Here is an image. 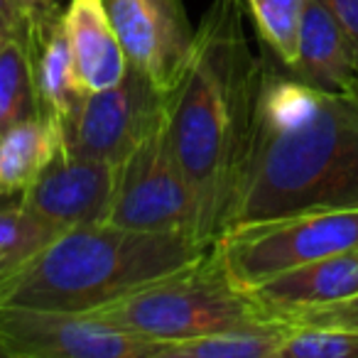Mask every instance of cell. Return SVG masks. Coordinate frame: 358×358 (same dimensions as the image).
I'll list each match as a JSON object with an SVG mask.
<instances>
[{"label":"cell","instance_id":"6da1fadb","mask_svg":"<svg viewBox=\"0 0 358 358\" xmlns=\"http://www.w3.org/2000/svg\"><path fill=\"white\" fill-rule=\"evenodd\" d=\"M331 209H358V94L314 89L263 57L224 231Z\"/></svg>","mask_w":358,"mask_h":358},{"label":"cell","instance_id":"7a4b0ae2","mask_svg":"<svg viewBox=\"0 0 358 358\" xmlns=\"http://www.w3.org/2000/svg\"><path fill=\"white\" fill-rule=\"evenodd\" d=\"M263 57L243 32L241 0H211L185 71L167 96V130L196 201L199 238L224 231L241 172Z\"/></svg>","mask_w":358,"mask_h":358},{"label":"cell","instance_id":"3957f363","mask_svg":"<svg viewBox=\"0 0 358 358\" xmlns=\"http://www.w3.org/2000/svg\"><path fill=\"white\" fill-rule=\"evenodd\" d=\"M214 243L113 224L74 226L0 282V307L91 314L201 260Z\"/></svg>","mask_w":358,"mask_h":358},{"label":"cell","instance_id":"277c9868","mask_svg":"<svg viewBox=\"0 0 358 358\" xmlns=\"http://www.w3.org/2000/svg\"><path fill=\"white\" fill-rule=\"evenodd\" d=\"M91 314L128 334L162 343L282 322L265 314L248 292L231 282L214 245L196 263Z\"/></svg>","mask_w":358,"mask_h":358},{"label":"cell","instance_id":"5b68a950","mask_svg":"<svg viewBox=\"0 0 358 358\" xmlns=\"http://www.w3.org/2000/svg\"><path fill=\"white\" fill-rule=\"evenodd\" d=\"M356 245L358 209H331L231 226L214 241V253L231 282L248 292L287 270Z\"/></svg>","mask_w":358,"mask_h":358},{"label":"cell","instance_id":"8992f818","mask_svg":"<svg viewBox=\"0 0 358 358\" xmlns=\"http://www.w3.org/2000/svg\"><path fill=\"white\" fill-rule=\"evenodd\" d=\"M106 224L199 238L196 201L169 140L167 115L123 162L115 164L113 201Z\"/></svg>","mask_w":358,"mask_h":358},{"label":"cell","instance_id":"52a82bcc","mask_svg":"<svg viewBox=\"0 0 358 358\" xmlns=\"http://www.w3.org/2000/svg\"><path fill=\"white\" fill-rule=\"evenodd\" d=\"M169 91L128 64L118 84L89 91L76 120L62 130V152L120 164L167 115Z\"/></svg>","mask_w":358,"mask_h":358},{"label":"cell","instance_id":"ba28073f","mask_svg":"<svg viewBox=\"0 0 358 358\" xmlns=\"http://www.w3.org/2000/svg\"><path fill=\"white\" fill-rule=\"evenodd\" d=\"M0 341L8 358H157L148 341L94 314L0 307Z\"/></svg>","mask_w":358,"mask_h":358},{"label":"cell","instance_id":"9c48e42d","mask_svg":"<svg viewBox=\"0 0 358 358\" xmlns=\"http://www.w3.org/2000/svg\"><path fill=\"white\" fill-rule=\"evenodd\" d=\"M128 57L159 89L172 91L194 45L182 0H101Z\"/></svg>","mask_w":358,"mask_h":358},{"label":"cell","instance_id":"30bf717a","mask_svg":"<svg viewBox=\"0 0 358 358\" xmlns=\"http://www.w3.org/2000/svg\"><path fill=\"white\" fill-rule=\"evenodd\" d=\"M115 187V164L59 152L20 194V204L66 231L106 224Z\"/></svg>","mask_w":358,"mask_h":358},{"label":"cell","instance_id":"8fae6325","mask_svg":"<svg viewBox=\"0 0 358 358\" xmlns=\"http://www.w3.org/2000/svg\"><path fill=\"white\" fill-rule=\"evenodd\" d=\"M27 57H30L42 115L55 120L62 133L76 120L89 96V89L81 84L76 71L62 6L30 17Z\"/></svg>","mask_w":358,"mask_h":358},{"label":"cell","instance_id":"7c38bea8","mask_svg":"<svg viewBox=\"0 0 358 358\" xmlns=\"http://www.w3.org/2000/svg\"><path fill=\"white\" fill-rule=\"evenodd\" d=\"M265 314L289 322L292 317L358 294V245L312 260L248 289Z\"/></svg>","mask_w":358,"mask_h":358},{"label":"cell","instance_id":"4fadbf2b","mask_svg":"<svg viewBox=\"0 0 358 358\" xmlns=\"http://www.w3.org/2000/svg\"><path fill=\"white\" fill-rule=\"evenodd\" d=\"M285 69L314 89L358 94V42L322 0H309L297 55Z\"/></svg>","mask_w":358,"mask_h":358},{"label":"cell","instance_id":"5bb4252c","mask_svg":"<svg viewBox=\"0 0 358 358\" xmlns=\"http://www.w3.org/2000/svg\"><path fill=\"white\" fill-rule=\"evenodd\" d=\"M66 35L81 84L101 91L118 84L128 71V57L101 0H69L64 8Z\"/></svg>","mask_w":358,"mask_h":358},{"label":"cell","instance_id":"9a60e30c","mask_svg":"<svg viewBox=\"0 0 358 358\" xmlns=\"http://www.w3.org/2000/svg\"><path fill=\"white\" fill-rule=\"evenodd\" d=\"M59 152V125L47 115H37L8 130L0 148V199L20 196Z\"/></svg>","mask_w":358,"mask_h":358},{"label":"cell","instance_id":"2e32d148","mask_svg":"<svg viewBox=\"0 0 358 358\" xmlns=\"http://www.w3.org/2000/svg\"><path fill=\"white\" fill-rule=\"evenodd\" d=\"M287 334V322H275L268 327L206 334L187 341H159L157 358H280Z\"/></svg>","mask_w":358,"mask_h":358},{"label":"cell","instance_id":"e0dca14e","mask_svg":"<svg viewBox=\"0 0 358 358\" xmlns=\"http://www.w3.org/2000/svg\"><path fill=\"white\" fill-rule=\"evenodd\" d=\"M59 234L62 229L32 214L20 201L0 206V282L25 268Z\"/></svg>","mask_w":358,"mask_h":358},{"label":"cell","instance_id":"ac0fdd59","mask_svg":"<svg viewBox=\"0 0 358 358\" xmlns=\"http://www.w3.org/2000/svg\"><path fill=\"white\" fill-rule=\"evenodd\" d=\"M42 115L32 79L27 42H10L0 50V135Z\"/></svg>","mask_w":358,"mask_h":358},{"label":"cell","instance_id":"d6986e66","mask_svg":"<svg viewBox=\"0 0 358 358\" xmlns=\"http://www.w3.org/2000/svg\"><path fill=\"white\" fill-rule=\"evenodd\" d=\"M265 50L282 66L297 55L299 25L309 0H245Z\"/></svg>","mask_w":358,"mask_h":358},{"label":"cell","instance_id":"ffe728a7","mask_svg":"<svg viewBox=\"0 0 358 358\" xmlns=\"http://www.w3.org/2000/svg\"><path fill=\"white\" fill-rule=\"evenodd\" d=\"M280 358H358V329L289 324Z\"/></svg>","mask_w":358,"mask_h":358},{"label":"cell","instance_id":"44dd1931","mask_svg":"<svg viewBox=\"0 0 358 358\" xmlns=\"http://www.w3.org/2000/svg\"><path fill=\"white\" fill-rule=\"evenodd\" d=\"M287 324H309V327H343V329H358V294L343 302L329 304L322 309H312L292 317Z\"/></svg>","mask_w":358,"mask_h":358},{"label":"cell","instance_id":"7402d4cb","mask_svg":"<svg viewBox=\"0 0 358 358\" xmlns=\"http://www.w3.org/2000/svg\"><path fill=\"white\" fill-rule=\"evenodd\" d=\"M30 13L17 0H0V50L10 42H27Z\"/></svg>","mask_w":358,"mask_h":358},{"label":"cell","instance_id":"603a6c76","mask_svg":"<svg viewBox=\"0 0 358 358\" xmlns=\"http://www.w3.org/2000/svg\"><path fill=\"white\" fill-rule=\"evenodd\" d=\"M324 6L334 13L338 22L346 27L358 42V0H322Z\"/></svg>","mask_w":358,"mask_h":358},{"label":"cell","instance_id":"cb8c5ba5","mask_svg":"<svg viewBox=\"0 0 358 358\" xmlns=\"http://www.w3.org/2000/svg\"><path fill=\"white\" fill-rule=\"evenodd\" d=\"M17 3L30 13V17H37V15H42V13L59 6V0H17Z\"/></svg>","mask_w":358,"mask_h":358},{"label":"cell","instance_id":"d4e9b609","mask_svg":"<svg viewBox=\"0 0 358 358\" xmlns=\"http://www.w3.org/2000/svg\"><path fill=\"white\" fill-rule=\"evenodd\" d=\"M0 358H8V353H6V346H3V341H0Z\"/></svg>","mask_w":358,"mask_h":358},{"label":"cell","instance_id":"484cf974","mask_svg":"<svg viewBox=\"0 0 358 358\" xmlns=\"http://www.w3.org/2000/svg\"><path fill=\"white\" fill-rule=\"evenodd\" d=\"M0 148H3V135H0Z\"/></svg>","mask_w":358,"mask_h":358}]
</instances>
